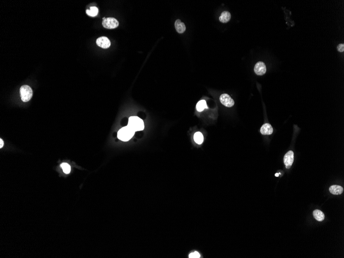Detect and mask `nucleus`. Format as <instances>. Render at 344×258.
Wrapping results in <instances>:
<instances>
[{"instance_id":"f257e3e1","label":"nucleus","mask_w":344,"mask_h":258,"mask_svg":"<svg viewBox=\"0 0 344 258\" xmlns=\"http://www.w3.org/2000/svg\"><path fill=\"white\" fill-rule=\"evenodd\" d=\"M128 126L135 132L142 131L144 128V122L142 119L138 117H131L129 119Z\"/></svg>"},{"instance_id":"f03ea898","label":"nucleus","mask_w":344,"mask_h":258,"mask_svg":"<svg viewBox=\"0 0 344 258\" xmlns=\"http://www.w3.org/2000/svg\"><path fill=\"white\" fill-rule=\"evenodd\" d=\"M135 131L132 130L129 126H127L122 128L118 133V138L122 141H128L132 139L135 134Z\"/></svg>"},{"instance_id":"7ed1b4c3","label":"nucleus","mask_w":344,"mask_h":258,"mask_svg":"<svg viewBox=\"0 0 344 258\" xmlns=\"http://www.w3.org/2000/svg\"><path fill=\"white\" fill-rule=\"evenodd\" d=\"M21 98L23 102H28L33 97V90L28 85H23L20 89Z\"/></svg>"},{"instance_id":"20e7f679","label":"nucleus","mask_w":344,"mask_h":258,"mask_svg":"<svg viewBox=\"0 0 344 258\" xmlns=\"http://www.w3.org/2000/svg\"><path fill=\"white\" fill-rule=\"evenodd\" d=\"M102 25L104 28L107 29H114L118 27L119 23L114 18H107L103 20Z\"/></svg>"},{"instance_id":"39448f33","label":"nucleus","mask_w":344,"mask_h":258,"mask_svg":"<svg viewBox=\"0 0 344 258\" xmlns=\"http://www.w3.org/2000/svg\"><path fill=\"white\" fill-rule=\"evenodd\" d=\"M220 102L226 107H231L235 105V102L230 95L227 94H223L219 98Z\"/></svg>"},{"instance_id":"423d86ee","label":"nucleus","mask_w":344,"mask_h":258,"mask_svg":"<svg viewBox=\"0 0 344 258\" xmlns=\"http://www.w3.org/2000/svg\"><path fill=\"white\" fill-rule=\"evenodd\" d=\"M294 153L292 150H289L285 155L284 157V164L286 165V168L289 169L293 164L294 162Z\"/></svg>"},{"instance_id":"0eeeda50","label":"nucleus","mask_w":344,"mask_h":258,"mask_svg":"<svg viewBox=\"0 0 344 258\" xmlns=\"http://www.w3.org/2000/svg\"><path fill=\"white\" fill-rule=\"evenodd\" d=\"M96 44L99 47L103 48H109L111 45L110 41L106 37H101L97 39Z\"/></svg>"},{"instance_id":"6e6552de","label":"nucleus","mask_w":344,"mask_h":258,"mask_svg":"<svg viewBox=\"0 0 344 258\" xmlns=\"http://www.w3.org/2000/svg\"><path fill=\"white\" fill-rule=\"evenodd\" d=\"M254 71L255 74L258 75H263L266 72V64L264 62L261 61L257 62L254 68Z\"/></svg>"},{"instance_id":"1a4fd4ad","label":"nucleus","mask_w":344,"mask_h":258,"mask_svg":"<svg viewBox=\"0 0 344 258\" xmlns=\"http://www.w3.org/2000/svg\"><path fill=\"white\" fill-rule=\"evenodd\" d=\"M260 132L263 135H270L273 133V129L271 124L266 123L261 128Z\"/></svg>"},{"instance_id":"9d476101","label":"nucleus","mask_w":344,"mask_h":258,"mask_svg":"<svg viewBox=\"0 0 344 258\" xmlns=\"http://www.w3.org/2000/svg\"><path fill=\"white\" fill-rule=\"evenodd\" d=\"M329 191L331 194L333 195H341L342 194L344 189L341 186L338 185H333L329 188Z\"/></svg>"},{"instance_id":"9b49d317","label":"nucleus","mask_w":344,"mask_h":258,"mask_svg":"<svg viewBox=\"0 0 344 258\" xmlns=\"http://www.w3.org/2000/svg\"><path fill=\"white\" fill-rule=\"evenodd\" d=\"M175 26L176 31L179 34H182L184 33L186 29V27L185 26V24L183 22H182V21L179 19L175 21Z\"/></svg>"},{"instance_id":"f8f14e48","label":"nucleus","mask_w":344,"mask_h":258,"mask_svg":"<svg viewBox=\"0 0 344 258\" xmlns=\"http://www.w3.org/2000/svg\"><path fill=\"white\" fill-rule=\"evenodd\" d=\"M231 19V14L228 11H224L221 14L219 17V21L223 23L228 22Z\"/></svg>"},{"instance_id":"ddd939ff","label":"nucleus","mask_w":344,"mask_h":258,"mask_svg":"<svg viewBox=\"0 0 344 258\" xmlns=\"http://www.w3.org/2000/svg\"><path fill=\"white\" fill-rule=\"evenodd\" d=\"M313 214L315 220L319 222H322V220H324L325 217L324 213L319 210H314Z\"/></svg>"},{"instance_id":"4468645a","label":"nucleus","mask_w":344,"mask_h":258,"mask_svg":"<svg viewBox=\"0 0 344 258\" xmlns=\"http://www.w3.org/2000/svg\"><path fill=\"white\" fill-rule=\"evenodd\" d=\"M194 140L195 142L198 144H201L204 141V137L202 133L197 132L195 133L194 136Z\"/></svg>"},{"instance_id":"2eb2a0df","label":"nucleus","mask_w":344,"mask_h":258,"mask_svg":"<svg viewBox=\"0 0 344 258\" xmlns=\"http://www.w3.org/2000/svg\"><path fill=\"white\" fill-rule=\"evenodd\" d=\"M86 13L90 17H95L99 13V9L96 7L92 6L90 9H87L86 11Z\"/></svg>"},{"instance_id":"dca6fc26","label":"nucleus","mask_w":344,"mask_h":258,"mask_svg":"<svg viewBox=\"0 0 344 258\" xmlns=\"http://www.w3.org/2000/svg\"><path fill=\"white\" fill-rule=\"evenodd\" d=\"M205 108H208L207 106V104L205 100H202L200 101L199 103L197 104L196 105V109L198 111L201 112Z\"/></svg>"},{"instance_id":"f3484780","label":"nucleus","mask_w":344,"mask_h":258,"mask_svg":"<svg viewBox=\"0 0 344 258\" xmlns=\"http://www.w3.org/2000/svg\"><path fill=\"white\" fill-rule=\"evenodd\" d=\"M60 167H62L63 171L65 174H69L71 171V167L67 163H62L61 164Z\"/></svg>"},{"instance_id":"a211bd4d","label":"nucleus","mask_w":344,"mask_h":258,"mask_svg":"<svg viewBox=\"0 0 344 258\" xmlns=\"http://www.w3.org/2000/svg\"><path fill=\"white\" fill-rule=\"evenodd\" d=\"M200 255L198 252H194L191 253L189 255V258H200Z\"/></svg>"},{"instance_id":"6ab92c4d","label":"nucleus","mask_w":344,"mask_h":258,"mask_svg":"<svg viewBox=\"0 0 344 258\" xmlns=\"http://www.w3.org/2000/svg\"><path fill=\"white\" fill-rule=\"evenodd\" d=\"M337 50L339 52H343L344 51V45L342 43L339 44L337 47Z\"/></svg>"},{"instance_id":"aec40b11","label":"nucleus","mask_w":344,"mask_h":258,"mask_svg":"<svg viewBox=\"0 0 344 258\" xmlns=\"http://www.w3.org/2000/svg\"><path fill=\"white\" fill-rule=\"evenodd\" d=\"M3 146H4L3 141V140H2V139H0V148H2V147H3Z\"/></svg>"},{"instance_id":"412c9836","label":"nucleus","mask_w":344,"mask_h":258,"mask_svg":"<svg viewBox=\"0 0 344 258\" xmlns=\"http://www.w3.org/2000/svg\"><path fill=\"white\" fill-rule=\"evenodd\" d=\"M275 176H276V177H278V176H279V174L277 173V174H275Z\"/></svg>"}]
</instances>
